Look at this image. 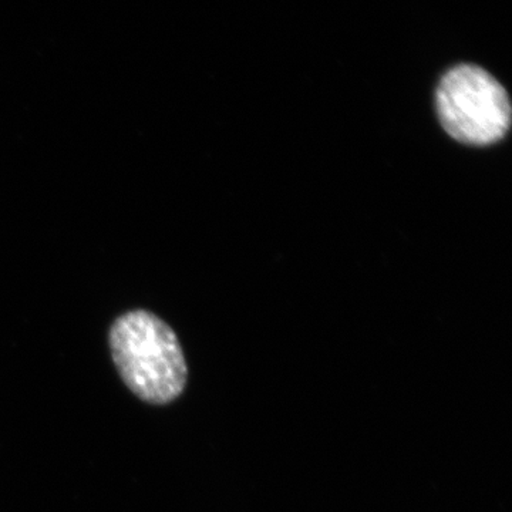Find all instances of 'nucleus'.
Here are the masks:
<instances>
[{"label":"nucleus","mask_w":512,"mask_h":512,"mask_svg":"<svg viewBox=\"0 0 512 512\" xmlns=\"http://www.w3.org/2000/svg\"><path fill=\"white\" fill-rule=\"evenodd\" d=\"M109 342L121 379L138 399L163 406L183 394L187 362L163 319L147 311L127 312L111 326Z\"/></svg>","instance_id":"1"},{"label":"nucleus","mask_w":512,"mask_h":512,"mask_svg":"<svg viewBox=\"0 0 512 512\" xmlns=\"http://www.w3.org/2000/svg\"><path fill=\"white\" fill-rule=\"evenodd\" d=\"M436 109L448 136L468 146H491L511 128L507 90L476 64H458L444 74L436 90Z\"/></svg>","instance_id":"2"}]
</instances>
